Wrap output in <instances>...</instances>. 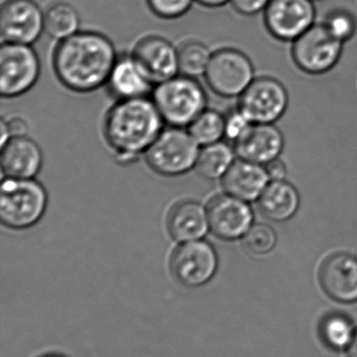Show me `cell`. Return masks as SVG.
<instances>
[{"mask_svg":"<svg viewBox=\"0 0 357 357\" xmlns=\"http://www.w3.org/2000/svg\"><path fill=\"white\" fill-rule=\"evenodd\" d=\"M117 58L115 45L106 36L78 31L59 41L52 54V67L65 88L89 93L107 84Z\"/></svg>","mask_w":357,"mask_h":357,"instance_id":"1","label":"cell"},{"mask_svg":"<svg viewBox=\"0 0 357 357\" xmlns=\"http://www.w3.org/2000/svg\"><path fill=\"white\" fill-rule=\"evenodd\" d=\"M163 123L152 100H119L107 112L103 134L117 161L127 165L146 154L163 131Z\"/></svg>","mask_w":357,"mask_h":357,"instance_id":"2","label":"cell"},{"mask_svg":"<svg viewBox=\"0 0 357 357\" xmlns=\"http://www.w3.org/2000/svg\"><path fill=\"white\" fill-rule=\"evenodd\" d=\"M48 191L35 178H4L0 189V220L6 228L25 230L41 220Z\"/></svg>","mask_w":357,"mask_h":357,"instance_id":"3","label":"cell"},{"mask_svg":"<svg viewBox=\"0 0 357 357\" xmlns=\"http://www.w3.org/2000/svg\"><path fill=\"white\" fill-rule=\"evenodd\" d=\"M152 100L170 127H189L207 108V94L194 77L176 75L157 84Z\"/></svg>","mask_w":357,"mask_h":357,"instance_id":"4","label":"cell"},{"mask_svg":"<svg viewBox=\"0 0 357 357\" xmlns=\"http://www.w3.org/2000/svg\"><path fill=\"white\" fill-rule=\"evenodd\" d=\"M201 146L184 128L163 130L145 154L147 165L163 177H178L195 169Z\"/></svg>","mask_w":357,"mask_h":357,"instance_id":"5","label":"cell"},{"mask_svg":"<svg viewBox=\"0 0 357 357\" xmlns=\"http://www.w3.org/2000/svg\"><path fill=\"white\" fill-rule=\"evenodd\" d=\"M41 73L39 56L31 45L3 42L0 47V94L15 98L29 92Z\"/></svg>","mask_w":357,"mask_h":357,"instance_id":"6","label":"cell"},{"mask_svg":"<svg viewBox=\"0 0 357 357\" xmlns=\"http://www.w3.org/2000/svg\"><path fill=\"white\" fill-rule=\"evenodd\" d=\"M253 63L247 54L234 48H224L212 54L205 73L212 91L222 98L240 96L255 79Z\"/></svg>","mask_w":357,"mask_h":357,"instance_id":"7","label":"cell"},{"mask_svg":"<svg viewBox=\"0 0 357 357\" xmlns=\"http://www.w3.org/2000/svg\"><path fill=\"white\" fill-rule=\"evenodd\" d=\"M344 43L329 33L324 23H314L293 42V60L308 75H323L339 63Z\"/></svg>","mask_w":357,"mask_h":357,"instance_id":"8","label":"cell"},{"mask_svg":"<svg viewBox=\"0 0 357 357\" xmlns=\"http://www.w3.org/2000/svg\"><path fill=\"white\" fill-rule=\"evenodd\" d=\"M170 268L182 284L189 287H201L216 274L217 252L205 239L180 243L170 258Z\"/></svg>","mask_w":357,"mask_h":357,"instance_id":"9","label":"cell"},{"mask_svg":"<svg viewBox=\"0 0 357 357\" xmlns=\"http://www.w3.org/2000/svg\"><path fill=\"white\" fill-rule=\"evenodd\" d=\"M289 106V93L272 77H258L240 96L238 108L253 123H274Z\"/></svg>","mask_w":357,"mask_h":357,"instance_id":"10","label":"cell"},{"mask_svg":"<svg viewBox=\"0 0 357 357\" xmlns=\"http://www.w3.org/2000/svg\"><path fill=\"white\" fill-rule=\"evenodd\" d=\"M263 13L266 29L279 41L293 43L316 23L312 0H270Z\"/></svg>","mask_w":357,"mask_h":357,"instance_id":"11","label":"cell"},{"mask_svg":"<svg viewBox=\"0 0 357 357\" xmlns=\"http://www.w3.org/2000/svg\"><path fill=\"white\" fill-rule=\"evenodd\" d=\"M4 42L31 45L44 33V12L34 0H6L0 10Z\"/></svg>","mask_w":357,"mask_h":357,"instance_id":"12","label":"cell"},{"mask_svg":"<svg viewBox=\"0 0 357 357\" xmlns=\"http://www.w3.org/2000/svg\"><path fill=\"white\" fill-rule=\"evenodd\" d=\"M207 210L210 232L221 241L242 239L254 225V212L249 203L228 193L214 197Z\"/></svg>","mask_w":357,"mask_h":357,"instance_id":"13","label":"cell"},{"mask_svg":"<svg viewBox=\"0 0 357 357\" xmlns=\"http://www.w3.org/2000/svg\"><path fill=\"white\" fill-rule=\"evenodd\" d=\"M132 56L155 85L176 77L180 73L178 48L165 38H144L136 44Z\"/></svg>","mask_w":357,"mask_h":357,"instance_id":"14","label":"cell"},{"mask_svg":"<svg viewBox=\"0 0 357 357\" xmlns=\"http://www.w3.org/2000/svg\"><path fill=\"white\" fill-rule=\"evenodd\" d=\"M319 279L327 295L337 301H357V259L347 253H337L323 261Z\"/></svg>","mask_w":357,"mask_h":357,"instance_id":"15","label":"cell"},{"mask_svg":"<svg viewBox=\"0 0 357 357\" xmlns=\"http://www.w3.org/2000/svg\"><path fill=\"white\" fill-rule=\"evenodd\" d=\"M284 149V136L272 123H254L234 142L239 159L266 165L279 158Z\"/></svg>","mask_w":357,"mask_h":357,"instance_id":"16","label":"cell"},{"mask_svg":"<svg viewBox=\"0 0 357 357\" xmlns=\"http://www.w3.org/2000/svg\"><path fill=\"white\" fill-rule=\"evenodd\" d=\"M0 165L4 177L35 178L43 165V154L27 136L10 138L1 146Z\"/></svg>","mask_w":357,"mask_h":357,"instance_id":"17","label":"cell"},{"mask_svg":"<svg viewBox=\"0 0 357 357\" xmlns=\"http://www.w3.org/2000/svg\"><path fill=\"white\" fill-rule=\"evenodd\" d=\"M166 225L176 243L201 241L210 231L207 207L192 199L178 202L170 209Z\"/></svg>","mask_w":357,"mask_h":357,"instance_id":"18","label":"cell"},{"mask_svg":"<svg viewBox=\"0 0 357 357\" xmlns=\"http://www.w3.org/2000/svg\"><path fill=\"white\" fill-rule=\"evenodd\" d=\"M270 183L264 165L243 159L235 160L221 178L224 192L247 203L258 201Z\"/></svg>","mask_w":357,"mask_h":357,"instance_id":"19","label":"cell"},{"mask_svg":"<svg viewBox=\"0 0 357 357\" xmlns=\"http://www.w3.org/2000/svg\"><path fill=\"white\" fill-rule=\"evenodd\" d=\"M107 85L117 100L147 98L153 91L152 82L132 54L117 58Z\"/></svg>","mask_w":357,"mask_h":357,"instance_id":"20","label":"cell"},{"mask_svg":"<svg viewBox=\"0 0 357 357\" xmlns=\"http://www.w3.org/2000/svg\"><path fill=\"white\" fill-rule=\"evenodd\" d=\"M257 202L260 213L266 220L283 222L297 213L300 195L297 188L287 181H270Z\"/></svg>","mask_w":357,"mask_h":357,"instance_id":"21","label":"cell"},{"mask_svg":"<svg viewBox=\"0 0 357 357\" xmlns=\"http://www.w3.org/2000/svg\"><path fill=\"white\" fill-rule=\"evenodd\" d=\"M235 155L234 148L222 142L203 146L195 169L201 177L209 180L222 178L235 162Z\"/></svg>","mask_w":357,"mask_h":357,"instance_id":"22","label":"cell"},{"mask_svg":"<svg viewBox=\"0 0 357 357\" xmlns=\"http://www.w3.org/2000/svg\"><path fill=\"white\" fill-rule=\"evenodd\" d=\"M80 23L79 13L66 2H56L44 12V33L58 41L78 33Z\"/></svg>","mask_w":357,"mask_h":357,"instance_id":"23","label":"cell"},{"mask_svg":"<svg viewBox=\"0 0 357 357\" xmlns=\"http://www.w3.org/2000/svg\"><path fill=\"white\" fill-rule=\"evenodd\" d=\"M188 131L201 148L217 144L226 137V116L217 111L205 109L189 126Z\"/></svg>","mask_w":357,"mask_h":357,"instance_id":"24","label":"cell"},{"mask_svg":"<svg viewBox=\"0 0 357 357\" xmlns=\"http://www.w3.org/2000/svg\"><path fill=\"white\" fill-rule=\"evenodd\" d=\"M212 54L209 47L201 42H186L178 48L180 73L194 79L205 75Z\"/></svg>","mask_w":357,"mask_h":357,"instance_id":"25","label":"cell"},{"mask_svg":"<svg viewBox=\"0 0 357 357\" xmlns=\"http://www.w3.org/2000/svg\"><path fill=\"white\" fill-rule=\"evenodd\" d=\"M321 337L328 347L341 350L351 344L354 326L343 314H329L321 324Z\"/></svg>","mask_w":357,"mask_h":357,"instance_id":"26","label":"cell"},{"mask_svg":"<svg viewBox=\"0 0 357 357\" xmlns=\"http://www.w3.org/2000/svg\"><path fill=\"white\" fill-rule=\"evenodd\" d=\"M247 251L255 255H265L276 247L278 236L272 227L266 224H254L242 238Z\"/></svg>","mask_w":357,"mask_h":357,"instance_id":"27","label":"cell"},{"mask_svg":"<svg viewBox=\"0 0 357 357\" xmlns=\"http://www.w3.org/2000/svg\"><path fill=\"white\" fill-rule=\"evenodd\" d=\"M323 23L329 33L344 44L351 40L357 31L356 17L351 13L342 8L331 10Z\"/></svg>","mask_w":357,"mask_h":357,"instance_id":"28","label":"cell"},{"mask_svg":"<svg viewBox=\"0 0 357 357\" xmlns=\"http://www.w3.org/2000/svg\"><path fill=\"white\" fill-rule=\"evenodd\" d=\"M195 0H147L153 14L159 18L176 19L188 13Z\"/></svg>","mask_w":357,"mask_h":357,"instance_id":"29","label":"cell"},{"mask_svg":"<svg viewBox=\"0 0 357 357\" xmlns=\"http://www.w3.org/2000/svg\"><path fill=\"white\" fill-rule=\"evenodd\" d=\"M254 123L237 108L226 116V137L234 144L245 135Z\"/></svg>","mask_w":357,"mask_h":357,"instance_id":"30","label":"cell"},{"mask_svg":"<svg viewBox=\"0 0 357 357\" xmlns=\"http://www.w3.org/2000/svg\"><path fill=\"white\" fill-rule=\"evenodd\" d=\"M270 0H231L233 8L239 14L254 16L264 12Z\"/></svg>","mask_w":357,"mask_h":357,"instance_id":"31","label":"cell"},{"mask_svg":"<svg viewBox=\"0 0 357 357\" xmlns=\"http://www.w3.org/2000/svg\"><path fill=\"white\" fill-rule=\"evenodd\" d=\"M6 129H8V135L10 138L24 137L27 136L29 132V126L27 121L21 117H12V119L6 121Z\"/></svg>","mask_w":357,"mask_h":357,"instance_id":"32","label":"cell"},{"mask_svg":"<svg viewBox=\"0 0 357 357\" xmlns=\"http://www.w3.org/2000/svg\"><path fill=\"white\" fill-rule=\"evenodd\" d=\"M264 167L268 171L270 181L285 180L287 174L286 165L280 159H276V160L272 161Z\"/></svg>","mask_w":357,"mask_h":357,"instance_id":"33","label":"cell"},{"mask_svg":"<svg viewBox=\"0 0 357 357\" xmlns=\"http://www.w3.org/2000/svg\"><path fill=\"white\" fill-rule=\"evenodd\" d=\"M195 1L207 8H220L228 2H231V0H195Z\"/></svg>","mask_w":357,"mask_h":357,"instance_id":"34","label":"cell"},{"mask_svg":"<svg viewBox=\"0 0 357 357\" xmlns=\"http://www.w3.org/2000/svg\"><path fill=\"white\" fill-rule=\"evenodd\" d=\"M349 357H357V331L352 339L351 344L349 345Z\"/></svg>","mask_w":357,"mask_h":357,"instance_id":"35","label":"cell"},{"mask_svg":"<svg viewBox=\"0 0 357 357\" xmlns=\"http://www.w3.org/2000/svg\"><path fill=\"white\" fill-rule=\"evenodd\" d=\"M45 357H61V356H45Z\"/></svg>","mask_w":357,"mask_h":357,"instance_id":"36","label":"cell"},{"mask_svg":"<svg viewBox=\"0 0 357 357\" xmlns=\"http://www.w3.org/2000/svg\"><path fill=\"white\" fill-rule=\"evenodd\" d=\"M312 1H320V0H312Z\"/></svg>","mask_w":357,"mask_h":357,"instance_id":"37","label":"cell"}]
</instances>
